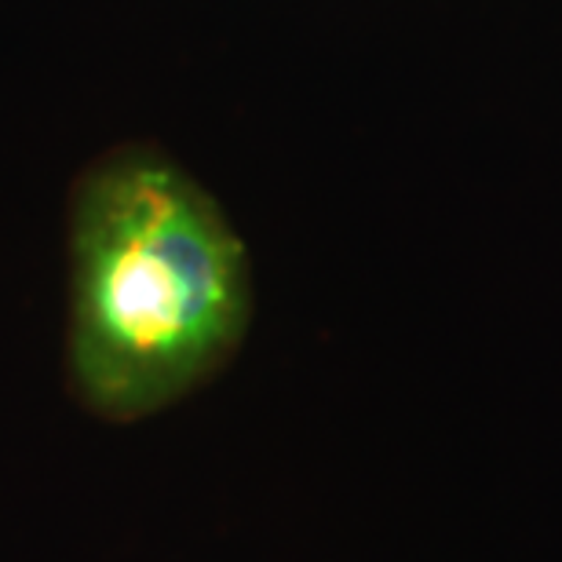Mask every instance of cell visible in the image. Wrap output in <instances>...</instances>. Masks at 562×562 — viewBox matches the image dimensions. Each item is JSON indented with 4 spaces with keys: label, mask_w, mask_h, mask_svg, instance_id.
<instances>
[{
    "label": "cell",
    "mask_w": 562,
    "mask_h": 562,
    "mask_svg": "<svg viewBox=\"0 0 562 562\" xmlns=\"http://www.w3.org/2000/svg\"><path fill=\"white\" fill-rule=\"evenodd\" d=\"M70 387L110 424L154 417L216 373L249 322V260L172 165L117 161L85 183L70 238Z\"/></svg>",
    "instance_id": "6da1fadb"
}]
</instances>
